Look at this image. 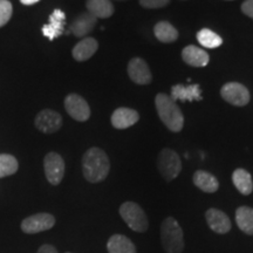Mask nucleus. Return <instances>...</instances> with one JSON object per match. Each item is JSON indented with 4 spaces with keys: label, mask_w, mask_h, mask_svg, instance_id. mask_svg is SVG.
<instances>
[{
    "label": "nucleus",
    "mask_w": 253,
    "mask_h": 253,
    "mask_svg": "<svg viewBox=\"0 0 253 253\" xmlns=\"http://www.w3.org/2000/svg\"><path fill=\"white\" fill-rule=\"evenodd\" d=\"M109 158L100 148H90L82 157V171L84 178L90 183H99L108 176Z\"/></svg>",
    "instance_id": "obj_1"
},
{
    "label": "nucleus",
    "mask_w": 253,
    "mask_h": 253,
    "mask_svg": "<svg viewBox=\"0 0 253 253\" xmlns=\"http://www.w3.org/2000/svg\"><path fill=\"white\" fill-rule=\"evenodd\" d=\"M155 104H156L158 116L161 121L167 126V128L173 132L181 131L184 125V118L175 101L167 94L161 93L157 94Z\"/></svg>",
    "instance_id": "obj_2"
},
{
    "label": "nucleus",
    "mask_w": 253,
    "mask_h": 253,
    "mask_svg": "<svg viewBox=\"0 0 253 253\" xmlns=\"http://www.w3.org/2000/svg\"><path fill=\"white\" fill-rule=\"evenodd\" d=\"M162 246L167 253H182L184 250L183 230L175 218L168 217L161 225Z\"/></svg>",
    "instance_id": "obj_3"
},
{
    "label": "nucleus",
    "mask_w": 253,
    "mask_h": 253,
    "mask_svg": "<svg viewBox=\"0 0 253 253\" xmlns=\"http://www.w3.org/2000/svg\"><path fill=\"white\" fill-rule=\"evenodd\" d=\"M120 214L126 224L135 232L143 233L148 230L149 221L143 209L134 202H126L120 207Z\"/></svg>",
    "instance_id": "obj_4"
},
{
    "label": "nucleus",
    "mask_w": 253,
    "mask_h": 253,
    "mask_svg": "<svg viewBox=\"0 0 253 253\" xmlns=\"http://www.w3.org/2000/svg\"><path fill=\"white\" fill-rule=\"evenodd\" d=\"M157 167L163 178L168 182H171L179 175L182 170L181 157L176 151L166 148L158 155Z\"/></svg>",
    "instance_id": "obj_5"
},
{
    "label": "nucleus",
    "mask_w": 253,
    "mask_h": 253,
    "mask_svg": "<svg viewBox=\"0 0 253 253\" xmlns=\"http://www.w3.org/2000/svg\"><path fill=\"white\" fill-rule=\"evenodd\" d=\"M43 168L47 181L52 185H58L61 183L65 175V162L62 157L56 153H49L43 160Z\"/></svg>",
    "instance_id": "obj_6"
},
{
    "label": "nucleus",
    "mask_w": 253,
    "mask_h": 253,
    "mask_svg": "<svg viewBox=\"0 0 253 253\" xmlns=\"http://www.w3.org/2000/svg\"><path fill=\"white\" fill-rule=\"evenodd\" d=\"M55 224V218L49 213H37L25 218L21 223V230L27 235H36L52 229Z\"/></svg>",
    "instance_id": "obj_7"
},
{
    "label": "nucleus",
    "mask_w": 253,
    "mask_h": 253,
    "mask_svg": "<svg viewBox=\"0 0 253 253\" xmlns=\"http://www.w3.org/2000/svg\"><path fill=\"white\" fill-rule=\"evenodd\" d=\"M220 95L226 102L233 106H246L250 102V93L248 88L238 82H229L220 89Z\"/></svg>",
    "instance_id": "obj_8"
},
{
    "label": "nucleus",
    "mask_w": 253,
    "mask_h": 253,
    "mask_svg": "<svg viewBox=\"0 0 253 253\" xmlns=\"http://www.w3.org/2000/svg\"><path fill=\"white\" fill-rule=\"evenodd\" d=\"M66 110L73 119L79 122H84L89 119L90 109L87 101L78 94H71L65 100Z\"/></svg>",
    "instance_id": "obj_9"
},
{
    "label": "nucleus",
    "mask_w": 253,
    "mask_h": 253,
    "mask_svg": "<svg viewBox=\"0 0 253 253\" xmlns=\"http://www.w3.org/2000/svg\"><path fill=\"white\" fill-rule=\"evenodd\" d=\"M62 126V118L54 110H41L36 118V126L45 134H52L58 131Z\"/></svg>",
    "instance_id": "obj_10"
},
{
    "label": "nucleus",
    "mask_w": 253,
    "mask_h": 253,
    "mask_svg": "<svg viewBox=\"0 0 253 253\" xmlns=\"http://www.w3.org/2000/svg\"><path fill=\"white\" fill-rule=\"evenodd\" d=\"M128 74L131 81L137 84H148L151 82V73L149 66L143 59L134 58L128 65Z\"/></svg>",
    "instance_id": "obj_11"
},
{
    "label": "nucleus",
    "mask_w": 253,
    "mask_h": 253,
    "mask_svg": "<svg viewBox=\"0 0 253 253\" xmlns=\"http://www.w3.org/2000/svg\"><path fill=\"white\" fill-rule=\"evenodd\" d=\"M65 21L66 14L63 13L61 9H54L53 13L49 15L48 24L43 25L42 30H41L43 37H46L50 41L59 38L63 33V30H65Z\"/></svg>",
    "instance_id": "obj_12"
},
{
    "label": "nucleus",
    "mask_w": 253,
    "mask_h": 253,
    "mask_svg": "<svg viewBox=\"0 0 253 253\" xmlns=\"http://www.w3.org/2000/svg\"><path fill=\"white\" fill-rule=\"evenodd\" d=\"M208 225L210 229L219 235L227 233L231 230V220L227 214L218 209H209L205 212Z\"/></svg>",
    "instance_id": "obj_13"
},
{
    "label": "nucleus",
    "mask_w": 253,
    "mask_h": 253,
    "mask_svg": "<svg viewBox=\"0 0 253 253\" xmlns=\"http://www.w3.org/2000/svg\"><path fill=\"white\" fill-rule=\"evenodd\" d=\"M96 21L97 19L94 15H91L89 12H84L73 20L69 31L77 38H87V34L94 30Z\"/></svg>",
    "instance_id": "obj_14"
},
{
    "label": "nucleus",
    "mask_w": 253,
    "mask_h": 253,
    "mask_svg": "<svg viewBox=\"0 0 253 253\" xmlns=\"http://www.w3.org/2000/svg\"><path fill=\"white\" fill-rule=\"evenodd\" d=\"M171 99L175 101H201L202 100V90L199 84H189V86H183V84H176L171 88Z\"/></svg>",
    "instance_id": "obj_15"
},
{
    "label": "nucleus",
    "mask_w": 253,
    "mask_h": 253,
    "mask_svg": "<svg viewBox=\"0 0 253 253\" xmlns=\"http://www.w3.org/2000/svg\"><path fill=\"white\" fill-rule=\"evenodd\" d=\"M140 119L138 113L130 108H119L113 113L112 125L116 129H126L134 126Z\"/></svg>",
    "instance_id": "obj_16"
},
{
    "label": "nucleus",
    "mask_w": 253,
    "mask_h": 253,
    "mask_svg": "<svg viewBox=\"0 0 253 253\" xmlns=\"http://www.w3.org/2000/svg\"><path fill=\"white\" fill-rule=\"evenodd\" d=\"M99 48V43L94 38H84L80 42H78L73 48V58L77 61H86L90 59Z\"/></svg>",
    "instance_id": "obj_17"
},
{
    "label": "nucleus",
    "mask_w": 253,
    "mask_h": 253,
    "mask_svg": "<svg viewBox=\"0 0 253 253\" xmlns=\"http://www.w3.org/2000/svg\"><path fill=\"white\" fill-rule=\"evenodd\" d=\"M182 58L185 63L192 66V67H205L210 60V56L205 50L192 45L183 49Z\"/></svg>",
    "instance_id": "obj_18"
},
{
    "label": "nucleus",
    "mask_w": 253,
    "mask_h": 253,
    "mask_svg": "<svg viewBox=\"0 0 253 253\" xmlns=\"http://www.w3.org/2000/svg\"><path fill=\"white\" fill-rule=\"evenodd\" d=\"M87 12L96 19L110 18L114 13L112 0H87Z\"/></svg>",
    "instance_id": "obj_19"
},
{
    "label": "nucleus",
    "mask_w": 253,
    "mask_h": 253,
    "mask_svg": "<svg viewBox=\"0 0 253 253\" xmlns=\"http://www.w3.org/2000/svg\"><path fill=\"white\" fill-rule=\"evenodd\" d=\"M194 184L201 189L202 191L208 192V194H212L216 192L219 188V183L218 179L210 172L204 171V170H198L194 175Z\"/></svg>",
    "instance_id": "obj_20"
},
{
    "label": "nucleus",
    "mask_w": 253,
    "mask_h": 253,
    "mask_svg": "<svg viewBox=\"0 0 253 253\" xmlns=\"http://www.w3.org/2000/svg\"><path fill=\"white\" fill-rule=\"evenodd\" d=\"M109 253H136L134 243L123 235H114L107 243Z\"/></svg>",
    "instance_id": "obj_21"
},
{
    "label": "nucleus",
    "mask_w": 253,
    "mask_h": 253,
    "mask_svg": "<svg viewBox=\"0 0 253 253\" xmlns=\"http://www.w3.org/2000/svg\"><path fill=\"white\" fill-rule=\"evenodd\" d=\"M233 184L242 195L249 196L253 191V181L249 171L245 169H237L232 175Z\"/></svg>",
    "instance_id": "obj_22"
},
{
    "label": "nucleus",
    "mask_w": 253,
    "mask_h": 253,
    "mask_svg": "<svg viewBox=\"0 0 253 253\" xmlns=\"http://www.w3.org/2000/svg\"><path fill=\"white\" fill-rule=\"evenodd\" d=\"M237 225L246 235H253V209L240 207L236 211Z\"/></svg>",
    "instance_id": "obj_23"
},
{
    "label": "nucleus",
    "mask_w": 253,
    "mask_h": 253,
    "mask_svg": "<svg viewBox=\"0 0 253 253\" xmlns=\"http://www.w3.org/2000/svg\"><path fill=\"white\" fill-rule=\"evenodd\" d=\"M154 33L160 41L166 43L173 42L178 38V32L168 21H160L154 28Z\"/></svg>",
    "instance_id": "obj_24"
},
{
    "label": "nucleus",
    "mask_w": 253,
    "mask_h": 253,
    "mask_svg": "<svg viewBox=\"0 0 253 253\" xmlns=\"http://www.w3.org/2000/svg\"><path fill=\"white\" fill-rule=\"evenodd\" d=\"M197 40L205 48H217L223 43V39L209 28H203L198 32Z\"/></svg>",
    "instance_id": "obj_25"
},
{
    "label": "nucleus",
    "mask_w": 253,
    "mask_h": 253,
    "mask_svg": "<svg viewBox=\"0 0 253 253\" xmlns=\"http://www.w3.org/2000/svg\"><path fill=\"white\" fill-rule=\"evenodd\" d=\"M18 161L14 156L7 154H0V178L13 175L18 170Z\"/></svg>",
    "instance_id": "obj_26"
},
{
    "label": "nucleus",
    "mask_w": 253,
    "mask_h": 253,
    "mask_svg": "<svg viewBox=\"0 0 253 253\" xmlns=\"http://www.w3.org/2000/svg\"><path fill=\"white\" fill-rule=\"evenodd\" d=\"M12 4L8 0H0V27L5 26L12 17Z\"/></svg>",
    "instance_id": "obj_27"
},
{
    "label": "nucleus",
    "mask_w": 253,
    "mask_h": 253,
    "mask_svg": "<svg viewBox=\"0 0 253 253\" xmlns=\"http://www.w3.org/2000/svg\"><path fill=\"white\" fill-rule=\"evenodd\" d=\"M170 0H140V4L144 8H161L169 4Z\"/></svg>",
    "instance_id": "obj_28"
},
{
    "label": "nucleus",
    "mask_w": 253,
    "mask_h": 253,
    "mask_svg": "<svg viewBox=\"0 0 253 253\" xmlns=\"http://www.w3.org/2000/svg\"><path fill=\"white\" fill-rule=\"evenodd\" d=\"M243 13L253 19V0H246L242 5Z\"/></svg>",
    "instance_id": "obj_29"
},
{
    "label": "nucleus",
    "mask_w": 253,
    "mask_h": 253,
    "mask_svg": "<svg viewBox=\"0 0 253 253\" xmlns=\"http://www.w3.org/2000/svg\"><path fill=\"white\" fill-rule=\"evenodd\" d=\"M37 253H58V251H56V249L53 245L45 244L38 250Z\"/></svg>",
    "instance_id": "obj_30"
},
{
    "label": "nucleus",
    "mask_w": 253,
    "mask_h": 253,
    "mask_svg": "<svg viewBox=\"0 0 253 253\" xmlns=\"http://www.w3.org/2000/svg\"><path fill=\"white\" fill-rule=\"evenodd\" d=\"M20 1H21V4H23V5L30 6V5L37 4V2L40 1V0H20Z\"/></svg>",
    "instance_id": "obj_31"
},
{
    "label": "nucleus",
    "mask_w": 253,
    "mask_h": 253,
    "mask_svg": "<svg viewBox=\"0 0 253 253\" xmlns=\"http://www.w3.org/2000/svg\"><path fill=\"white\" fill-rule=\"evenodd\" d=\"M66 253H72V252H66Z\"/></svg>",
    "instance_id": "obj_32"
}]
</instances>
